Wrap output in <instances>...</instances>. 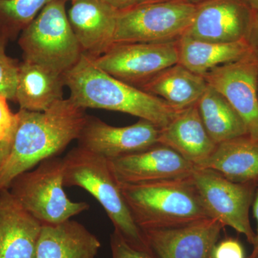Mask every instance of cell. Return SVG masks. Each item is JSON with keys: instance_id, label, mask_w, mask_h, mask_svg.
Instances as JSON below:
<instances>
[{"instance_id": "1", "label": "cell", "mask_w": 258, "mask_h": 258, "mask_svg": "<svg viewBox=\"0 0 258 258\" xmlns=\"http://www.w3.org/2000/svg\"><path fill=\"white\" fill-rule=\"evenodd\" d=\"M70 98L45 111L20 109L8 159L0 171V192L15 178L42 161L55 157L77 140L88 115Z\"/></svg>"}, {"instance_id": "2", "label": "cell", "mask_w": 258, "mask_h": 258, "mask_svg": "<svg viewBox=\"0 0 258 258\" xmlns=\"http://www.w3.org/2000/svg\"><path fill=\"white\" fill-rule=\"evenodd\" d=\"M70 99L80 108L122 112L152 122L163 128L180 112L165 101L123 82L99 69L91 56L83 53L63 74Z\"/></svg>"}, {"instance_id": "3", "label": "cell", "mask_w": 258, "mask_h": 258, "mask_svg": "<svg viewBox=\"0 0 258 258\" xmlns=\"http://www.w3.org/2000/svg\"><path fill=\"white\" fill-rule=\"evenodd\" d=\"M119 186L142 231L179 227L210 217L191 176Z\"/></svg>"}, {"instance_id": "4", "label": "cell", "mask_w": 258, "mask_h": 258, "mask_svg": "<svg viewBox=\"0 0 258 258\" xmlns=\"http://www.w3.org/2000/svg\"><path fill=\"white\" fill-rule=\"evenodd\" d=\"M62 161L64 186H79L86 190L104 209L115 232L132 247L152 252L143 231L134 221L108 159L77 147L71 149Z\"/></svg>"}, {"instance_id": "5", "label": "cell", "mask_w": 258, "mask_h": 258, "mask_svg": "<svg viewBox=\"0 0 258 258\" xmlns=\"http://www.w3.org/2000/svg\"><path fill=\"white\" fill-rule=\"evenodd\" d=\"M8 189L17 202L42 225H56L89 209L76 203L64 191L63 161L55 157L42 161L34 170L15 178Z\"/></svg>"}, {"instance_id": "6", "label": "cell", "mask_w": 258, "mask_h": 258, "mask_svg": "<svg viewBox=\"0 0 258 258\" xmlns=\"http://www.w3.org/2000/svg\"><path fill=\"white\" fill-rule=\"evenodd\" d=\"M64 0H52L22 32L23 60L64 74L83 54L68 18Z\"/></svg>"}, {"instance_id": "7", "label": "cell", "mask_w": 258, "mask_h": 258, "mask_svg": "<svg viewBox=\"0 0 258 258\" xmlns=\"http://www.w3.org/2000/svg\"><path fill=\"white\" fill-rule=\"evenodd\" d=\"M196 5L187 0L139 4L118 11L115 43L176 42L187 31Z\"/></svg>"}, {"instance_id": "8", "label": "cell", "mask_w": 258, "mask_h": 258, "mask_svg": "<svg viewBox=\"0 0 258 258\" xmlns=\"http://www.w3.org/2000/svg\"><path fill=\"white\" fill-rule=\"evenodd\" d=\"M191 178L209 216L232 227L253 244L255 232L249 214L258 182H233L217 171L198 167Z\"/></svg>"}, {"instance_id": "9", "label": "cell", "mask_w": 258, "mask_h": 258, "mask_svg": "<svg viewBox=\"0 0 258 258\" xmlns=\"http://www.w3.org/2000/svg\"><path fill=\"white\" fill-rule=\"evenodd\" d=\"M93 60L110 76L139 88L161 71L179 62L177 41L115 43Z\"/></svg>"}, {"instance_id": "10", "label": "cell", "mask_w": 258, "mask_h": 258, "mask_svg": "<svg viewBox=\"0 0 258 258\" xmlns=\"http://www.w3.org/2000/svg\"><path fill=\"white\" fill-rule=\"evenodd\" d=\"M203 77L242 118L248 136L258 140V56L250 52L240 60L212 70Z\"/></svg>"}, {"instance_id": "11", "label": "cell", "mask_w": 258, "mask_h": 258, "mask_svg": "<svg viewBox=\"0 0 258 258\" xmlns=\"http://www.w3.org/2000/svg\"><path fill=\"white\" fill-rule=\"evenodd\" d=\"M196 6L184 35L206 42L248 41L256 13L247 0H210Z\"/></svg>"}, {"instance_id": "12", "label": "cell", "mask_w": 258, "mask_h": 258, "mask_svg": "<svg viewBox=\"0 0 258 258\" xmlns=\"http://www.w3.org/2000/svg\"><path fill=\"white\" fill-rule=\"evenodd\" d=\"M160 130L147 120L140 119L128 126L115 127L88 115L77 140L79 147L107 159H113L159 144Z\"/></svg>"}, {"instance_id": "13", "label": "cell", "mask_w": 258, "mask_h": 258, "mask_svg": "<svg viewBox=\"0 0 258 258\" xmlns=\"http://www.w3.org/2000/svg\"><path fill=\"white\" fill-rule=\"evenodd\" d=\"M108 160L119 184L184 179L191 176L195 169L175 151L161 144Z\"/></svg>"}, {"instance_id": "14", "label": "cell", "mask_w": 258, "mask_h": 258, "mask_svg": "<svg viewBox=\"0 0 258 258\" xmlns=\"http://www.w3.org/2000/svg\"><path fill=\"white\" fill-rule=\"evenodd\" d=\"M224 227L219 220L209 217L179 227L143 232L157 258H212Z\"/></svg>"}, {"instance_id": "15", "label": "cell", "mask_w": 258, "mask_h": 258, "mask_svg": "<svg viewBox=\"0 0 258 258\" xmlns=\"http://www.w3.org/2000/svg\"><path fill=\"white\" fill-rule=\"evenodd\" d=\"M118 11L102 0H76L68 18L83 53L99 57L114 44Z\"/></svg>"}, {"instance_id": "16", "label": "cell", "mask_w": 258, "mask_h": 258, "mask_svg": "<svg viewBox=\"0 0 258 258\" xmlns=\"http://www.w3.org/2000/svg\"><path fill=\"white\" fill-rule=\"evenodd\" d=\"M42 225L9 189L0 192V258H35Z\"/></svg>"}, {"instance_id": "17", "label": "cell", "mask_w": 258, "mask_h": 258, "mask_svg": "<svg viewBox=\"0 0 258 258\" xmlns=\"http://www.w3.org/2000/svg\"><path fill=\"white\" fill-rule=\"evenodd\" d=\"M158 143L171 148L195 167L201 166L217 147L204 126L197 104L182 110L161 128Z\"/></svg>"}, {"instance_id": "18", "label": "cell", "mask_w": 258, "mask_h": 258, "mask_svg": "<svg viewBox=\"0 0 258 258\" xmlns=\"http://www.w3.org/2000/svg\"><path fill=\"white\" fill-rule=\"evenodd\" d=\"M99 240L79 222L42 225L35 258H95Z\"/></svg>"}, {"instance_id": "19", "label": "cell", "mask_w": 258, "mask_h": 258, "mask_svg": "<svg viewBox=\"0 0 258 258\" xmlns=\"http://www.w3.org/2000/svg\"><path fill=\"white\" fill-rule=\"evenodd\" d=\"M64 86L63 74L23 60L20 63L15 101L20 105V109L45 111L56 102L63 99Z\"/></svg>"}, {"instance_id": "20", "label": "cell", "mask_w": 258, "mask_h": 258, "mask_svg": "<svg viewBox=\"0 0 258 258\" xmlns=\"http://www.w3.org/2000/svg\"><path fill=\"white\" fill-rule=\"evenodd\" d=\"M198 168L217 171L233 182H258V140L246 135L217 144Z\"/></svg>"}, {"instance_id": "21", "label": "cell", "mask_w": 258, "mask_h": 258, "mask_svg": "<svg viewBox=\"0 0 258 258\" xmlns=\"http://www.w3.org/2000/svg\"><path fill=\"white\" fill-rule=\"evenodd\" d=\"M207 88L203 76L176 63L161 71L139 88L182 111L197 104Z\"/></svg>"}, {"instance_id": "22", "label": "cell", "mask_w": 258, "mask_h": 258, "mask_svg": "<svg viewBox=\"0 0 258 258\" xmlns=\"http://www.w3.org/2000/svg\"><path fill=\"white\" fill-rule=\"evenodd\" d=\"M177 45L178 63L202 76L220 66L240 60L252 52L247 40L212 42L183 35L178 40Z\"/></svg>"}, {"instance_id": "23", "label": "cell", "mask_w": 258, "mask_h": 258, "mask_svg": "<svg viewBox=\"0 0 258 258\" xmlns=\"http://www.w3.org/2000/svg\"><path fill=\"white\" fill-rule=\"evenodd\" d=\"M198 108L204 126L215 144L248 135L243 120L220 93L208 85Z\"/></svg>"}, {"instance_id": "24", "label": "cell", "mask_w": 258, "mask_h": 258, "mask_svg": "<svg viewBox=\"0 0 258 258\" xmlns=\"http://www.w3.org/2000/svg\"><path fill=\"white\" fill-rule=\"evenodd\" d=\"M52 0H0V33L14 37Z\"/></svg>"}, {"instance_id": "25", "label": "cell", "mask_w": 258, "mask_h": 258, "mask_svg": "<svg viewBox=\"0 0 258 258\" xmlns=\"http://www.w3.org/2000/svg\"><path fill=\"white\" fill-rule=\"evenodd\" d=\"M20 63L0 52V96L7 100L15 101L18 88Z\"/></svg>"}, {"instance_id": "26", "label": "cell", "mask_w": 258, "mask_h": 258, "mask_svg": "<svg viewBox=\"0 0 258 258\" xmlns=\"http://www.w3.org/2000/svg\"><path fill=\"white\" fill-rule=\"evenodd\" d=\"M111 247L112 258H157L152 252L132 247L115 231L111 236Z\"/></svg>"}, {"instance_id": "27", "label": "cell", "mask_w": 258, "mask_h": 258, "mask_svg": "<svg viewBox=\"0 0 258 258\" xmlns=\"http://www.w3.org/2000/svg\"><path fill=\"white\" fill-rule=\"evenodd\" d=\"M17 120V114L10 111L6 98L0 96V142L13 139Z\"/></svg>"}, {"instance_id": "28", "label": "cell", "mask_w": 258, "mask_h": 258, "mask_svg": "<svg viewBox=\"0 0 258 258\" xmlns=\"http://www.w3.org/2000/svg\"><path fill=\"white\" fill-rule=\"evenodd\" d=\"M212 258H246L245 252L240 241L227 238L216 244Z\"/></svg>"}, {"instance_id": "29", "label": "cell", "mask_w": 258, "mask_h": 258, "mask_svg": "<svg viewBox=\"0 0 258 258\" xmlns=\"http://www.w3.org/2000/svg\"><path fill=\"white\" fill-rule=\"evenodd\" d=\"M252 210H253V215L254 219H255L256 222H257V230H256L255 237L252 246V253L250 254V257L256 255L258 253V183L257 186H256L255 191H254V195L253 201L252 204Z\"/></svg>"}, {"instance_id": "30", "label": "cell", "mask_w": 258, "mask_h": 258, "mask_svg": "<svg viewBox=\"0 0 258 258\" xmlns=\"http://www.w3.org/2000/svg\"><path fill=\"white\" fill-rule=\"evenodd\" d=\"M118 11H122L139 4L140 0H102Z\"/></svg>"}, {"instance_id": "31", "label": "cell", "mask_w": 258, "mask_h": 258, "mask_svg": "<svg viewBox=\"0 0 258 258\" xmlns=\"http://www.w3.org/2000/svg\"><path fill=\"white\" fill-rule=\"evenodd\" d=\"M248 42L252 52L258 56V13L254 17L253 25L248 38Z\"/></svg>"}, {"instance_id": "32", "label": "cell", "mask_w": 258, "mask_h": 258, "mask_svg": "<svg viewBox=\"0 0 258 258\" xmlns=\"http://www.w3.org/2000/svg\"><path fill=\"white\" fill-rule=\"evenodd\" d=\"M12 140L0 142V171L3 169L5 161L8 159V155H9Z\"/></svg>"}, {"instance_id": "33", "label": "cell", "mask_w": 258, "mask_h": 258, "mask_svg": "<svg viewBox=\"0 0 258 258\" xmlns=\"http://www.w3.org/2000/svg\"><path fill=\"white\" fill-rule=\"evenodd\" d=\"M171 1H177V0H140V2H139V4H146V3H164V2Z\"/></svg>"}, {"instance_id": "34", "label": "cell", "mask_w": 258, "mask_h": 258, "mask_svg": "<svg viewBox=\"0 0 258 258\" xmlns=\"http://www.w3.org/2000/svg\"><path fill=\"white\" fill-rule=\"evenodd\" d=\"M5 45H6V38L0 33V52H5Z\"/></svg>"}, {"instance_id": "35", "label": "cell", "mask_w": 258, "mask_h": 258, "mask_svg": "<svg viewBox=\"0 0 258 258\" xmlns=\"http://www.w3.org/2000/svg\"><path fill=\"white\" fill-rule=\"evenodd\" d=\"M251 8L255 13H258V0H247Z\"/></svg>"}, {"instance_id": "36", "label": "cell", "mask_w": 258, "mask_h": 258, "mask_svg": "<svg viewBox=\"0 0 258 258\" xmlns=\"http://www.w3.org/2000/svg\"><path fill=\"white\" fill-rule=\"evenodd\" d=\"M187 1L191 3V4L198 5L205 3V2L210 1V0H187Z\"/></svg>"}, {"instance_id": "37", "label": "cell", "mask_w": 258, "mask_h": 258, "mask_svg": "<svg viewBox=\"0 0 258 258\" xmlns=\"http://www.w3.org/2000/svg\"><path fill=\"white\" fill-rule=\"evenodd\" d=\"M247 258H258V253L256 254V255L252 256V257H250V256H249Z\"/></svg>"}, {"instance_id": "38", "label": "cell", "mask_w": 258, "mask_h": 258, "mask_svg": "<svg viewBox=\"0 0 258 258\" xmlns=\"http://www.w3.org/2000/svg\"><path fill=\"white\" fill-rule=\"evenodd\" d=\"M64 1H69V0H64ZM69 1L74 2V1H76V0H69Z\"/></svg>"}]
</instances>
